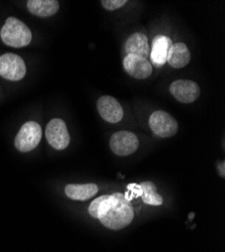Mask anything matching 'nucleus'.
I'll return each instance as SVG.
<instances>
[{
    "mask_svg": "<svg viewBox=\"0 0 225 252\" xmlns=\"http://www.w3.org/2000/svg\"><path fill=\"white\" fill-rule=\"evenodd\" d=\"M220 169V171H219V173H220V175H221V177L222 178H224L225 177V171H224V161H222V162H220V164H218V170Z\"/></svg>",
    "mask_w": 225,
    "mask_h": 252,
    "instance_id": "18",
    "label": "nucleus"
},
{
    "mask_svg": "<svg viewBox=\"0 0 225 252\" xmlns=\"http://www.w3.org/2000/svg\"><path fill=\"white\" fill-rule=\"evenodd\" d=\"M96 184H70L65 188V193L68 198L77 201H86L94 197L98 193Z\"/></svg>",
    "mask_w": 225,
    "mask_h": 252,
    "instance_id": "13",
    "label": "nucleus"
},
{
    "mask_svg": "<svg viewBox=\"0 0 225 252\" xmlns=\"http://www.w3.org/2000/svg\"><path fill=\"white\" fill-rule=\"evenodd\" d=\"M141 188V199L147 205L161 206L163 203L162 197L157 192V187L152 182H142L139 184Z\"/></svg>",
    "mask_w": 225,
    "mask_h": 252,
    "instance_id": "16",
    "label": "nucleus"
},
{
    "mask_svg": "<svg viewBox=\"0 0 225 252\" xmlns=\"http://www.w3.org/2000/svg\"><path fill=\"white\" fill-rule=\"evenodd\" d=\"M125 49L128 55H136L147 59L150 54V46L147 35L140 32L133 33L128 38Z\"/></svg>",
    "mask_w": 225,
    "mask_h": 252,
    "instance_id": "14",
    "label": "nucleus"
},
{
    "mask_svg": "<svg viewBox=\"0 0 225 252\" xmlns=\"http://www.w3.org/2000/svg\"><path fill=\"white\" fill-rule=\"evenodd\" d=\"M150 127L160 137H171L178 132L179 125L176 119L162 110L155 111L149 120Z\"/></svg>",
    "mask_w": 225,
    "mask_h": 252,
    "instance_id": "5",
    "label": "nucleus"
},
{
    "mask_svg": "<svg viewBox=\"0 0 225 252\" xmlns=\"http://www.w3.org/2000/svg\"><path fill=\"white\" fill-rule=\"evenodd\" d=\"M26 74V64L19 56L12 53L0 56V76L9 81H19Z\"/></svg>",
    "mask_w": 225,
    "mask_h": 252,
    "instance_id": "4",
    "label": "nucleus"
},
{
    "mask_svg": "<svg viewBox=\"0 0 225 252\" xmlns=\"http://www.w3.org/2000/svg\"><path fill=\"white\" fill-rule=\"evenodd\" d=\"M173 43L166 35H157L153 40L151 60L156 67H161L167 63V57Z\"/></svg>",
    "mask_w": 225,
    "mask_h": 252,
    "instance_id": "11",
    "label": "nucleus"
},
{
    "mask_svg": "<svg viewBox=\"0 0 225 252\" xmlns=\"http://www.w3.org/2000/svg\"><path fill=\"white\" fill-rule=\"evenodd\" d=\"M125 70L135 79H146L151 76L153 67L146 59L136 55H127L124 60Z\"/></svg>",
    "mask_w": 225,
    "mask_h": 252,
    "instance_id": "10",
    "label": "nucleus"
},
{
    "mask_svg": "<svg viewBox=\"0 0 225 252\" xmlns=\"http://www.w3.org/2000/svg\"><path fill=\"white\" fill-rule=\"evenodd\" d=\"M100 116L109 123H117L124 117V109L120 103L111 96H102L97 101Z\"/></svg>",
    "mask_w": 225,
    "mask_h": 252,
    "instance_id": "9",
    "label": "nucleus"
},
{
    "mask_svg": "<svg viewBox=\"0 0 225 252\" xmlns=\"http://www.w3.org/2000/svg\"><path fill=\"white\" fill-rule=\"evenodd\" d=\"M42 127L34 121H29L25 123L18 131L14 145L17 151L22 153H29L34 150L42 139Z\"/></svg>",
    "mask_w": 225,
    "mask_h": 252,
    "instance_id": "3",
    "label": "nucleus"
},
{
    "mask_svg": "<svg viewBox=\"0 0 225 252\" xmlns=\"http://www.w3.org/2000/svg\"><path fill=\"white\" fill-rule=\"evenodd\" d=\"M102 5L107 10H116L122 6H125L128 3L127 0H102Z\"/></svg>",
    "mask_w": 225,
    "mask_h": 252,
    "instance_id": "17",
    "label": "nucleus"
},
{
    "mask_svg": "<svg viewBox=\"0 0 225 252\" xmlns=\"http://www.w3.org/2000/svg\"><path fill=\"white\" fill-rule=\"evenodd\" d=\"M191 60V53L188 47L183 43L173 44L169 50L167 62L172 68L181 69L187 66Z\"/></svg>",
    "mask_w": 225,
    "mask_h": 252,
    "instance_id": "12",
    "label": "nucleus"
},
{
    "mask_svg": "<svg viewBox=\"0 0 225 252\" xmlns=\"http://www.w3.org/2000/svg\"><path fill=\"white\" fill-rule=\"evenodd\" d=\"M139 141L137 136L130 131L115 132L110 138L111 151L120 157H127L135 153L138 149Z\"/></svg>",
    "mask_w": 225,
    "mask_h": 252,
    "instance_id": "7",
    "label": "nucleus"
},
{
    "mask_svg": "<svg viewBox=\"0 0 225 252\" xmlns=\"http://www.w3.org/2000/svg\"><path fill=\"white\" fill-rule=\"evenodd\" d=\"M46 137L55 150H65L70 143V134L64 120L60 118L52 119L47 125Z\"/></svg>",
    "mask_w": 225,
    "mask_h": 252,
    "instance_id": "6",
    "label": "nucleus"
},
{
    "mask_svg": "<svg viewBox=\"0 0 225 252\" xmlns=\"http://www.w3.org/2000/svg\"><path fill=\"white\" fill-rule=\"evenodd\" d=\"M171 94L182 103H192L198 99L200 88L198 84L190 80H177L171 84Z\"/></svg>",
    "mask_w": 225,
    "mask_h": 252,
    "instance_id": "8",
    "label": "nucleus"
},
{
    "mask_svg": "<svg viewBox=\"0 0 225 252\" xmlns=\"http://www.w3.org/2000/svg\"><path fill=\"white\" fill-rule=\"evenodd\" d=\"M134 218L133 207L121 193L101 196L97 219L106 228L120 230L129 226Z\"/></svg>",
    "mask_w": 225,
    "mask_h": 252,
    "instance_id": "1",
    "label": "nucleus"
},
{
    "mask_svg": "<svg viewBox=\"0 0 225 252\" xmlns=\"http://www.w3.org/2000/svg\"><path fill=\"white\" fill-rule=\"evenodd\" d=\"M0 36L6 46L12 48H23L31 44L32 32L22 20L15 17H8L0 31Z\"/></svg>",
    "mask_w": 225,
    "mask_h": 252,
    "instance_id": "2",
    "label": "nucleus"
},
{
    "mask_svg": "<svg viewBox=\"0 0 225 252\" xmlns=\"http://www.w3.org/2000/svg\"><path fill=\"white\" fill-rule=\"evenodd\" d=\"M27 6L31 13L39 17L52 16L60 7L57 0H29Z\"/></svg>",
    "mask_w": 225,
    "mask_h": 252,
    "instance_id": "15",
    "label": "nucleus"
}]
</instances>
